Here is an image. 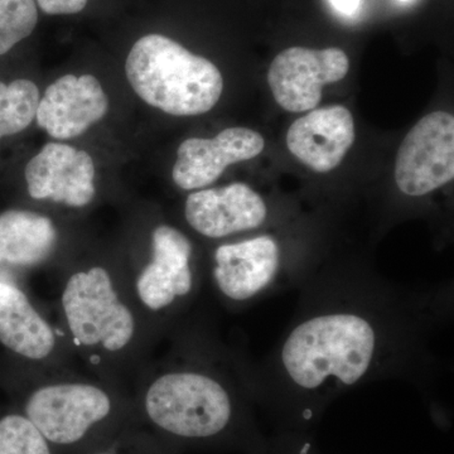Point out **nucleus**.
Wrapping results in <instances>:
<instances>
[{
  "mask_svg": "<svg viewBox=\"0 0 454 454\" xmlns=\"http://www.w3.org/2000/svg\"><path fill=\"white\" fill-rule=\"evenodd\" d=\"M125 73L142 100L170 115H201L223 95L219 68L166 35L140 38L128 56Z\"/></svg>",
  "mask_w": 454,
  "mask_h": 454,
  "instance_id": "3",
  "label": "nucleus"
},
{
  "mask_svg": "<svg viewBox=\"0 0 454 454\" xmlns=\"http://www.w3.org/2000/svg\"><path fill=\"white\" fill-rule=\"evenodd\" d=\"M348 57L340 49L291 47L273 59L268 83L278 106L289 113L316 109L322 90L348 74Z\"/></svg>",
  "mask_w": 454,
  "mask_h": 454,
  "instance_id": "9",
  "label": "nucleus"
},
{
  "mask_svg": "<svg viewBox=\"0 0 454 454\" xmlns=\"http://www.w3.org/2000/svg\"><path fill=\"white\" fill-rule=\"evenodd\" d=\"M395 184L403 195L420 199L454 178V116L433 112L406 134L395 160Z\"/></svg>",
  "mask_w": 454,
  "mask_h": 454,
  "instance_id": "8",
  "label": "nucleus"
},
{
  "mask_svg": "<svg viewBox=\"0 0 454 454\" xmlns=\"http://www.w3.org/2000/svg\"><path fill=\"white\" fill-rule=\"evenodd\" d=\"M301 250L262 232L221 244L212 254L215 292L230 309H244L289 289H300L317 270Z\"/></svg>",
  "mask_w": 454,
  "mask_h": 454,
  "instance_id": "4",
  "label": "nucleus"
},
{
  "mask_svg": "<svg viewBox=\"0 0 454 454\" xmlns=\"http://www.w3.org/2000/svg\"><path fill=\"white\" fill-rule=\"evenodd\" d=\"M61 304L68 330L83 348L119 352L134 339L136 318L106 269L73 274L66 282Z\"/></svg>",
  "mask_w": 454,
  "mask_h": 454,
  "instance_id": "5",
  "label": "nucleus"
},
{
  "mask_svg": "<svg viewBox=\"0 0 454 454\" xmlns=\"http://www.w3.org/2000/svg\"><path fill=\"white\" fill-rule=\"evenodd\" d=\"M200 284L192 241L177 227H155L152 258L136 283L143 306L158 315H176L196 297Z\"/></svg>",
  "mask_w": 454,
  "mask_h": 454,
  "instance_id": "7",
  "label": "nucleus"
},
{
  "mask_svg": "<svg viewBox=\"0 0 454 454\" xmlns=\"http://www.w3.org/2000/svg\"><path fill=\"white\" fill-rule=\"evenodd\" d=\"M0 343L20 356L41 361L52 355L56 336L26 293L0 282Z\"/></svg>",
  "mask_w": 454,
  "mask_h": 454,
  "instance_id": "15",
  "label": "nucleus"
},
{
  "mask_svg": "<svg viewBox=\"0 0 454 454\" xmlns=\"http://www.w3.org/2000/svg\"><path fill=\"white\" fill-rule=\"evenodd\" d=\"M330 2L337 11L346 14V16L356 13L358 7H360V0H330Z\"/></svg>",
  "mask_w": 454,
  "mask_h": 454,
  "instance_id": "22",
  "label": "nucleus"
},
{
  "mask_svg": "<svg viewBox=\"0 0 454 454\" xmlns=\"http://www.w3.org/2000/svg\"><path fill=\"white\" fill-rule=\"evenodd\" d=\"M276 346L252 361L258 408L307 433L348 391L381 380L429 387L433 340L452 324L453 283L409 286L369 269H317Z\"/></svg>",
  "mask_w": 454,
  "mask_h": 454,
  "instance_id": "1",
  "label": "nucleus"
},
{
  "mask_svg": "<svg viewBox=\"0 0 454 454\" xmlns=\"http://www.w3.org/2000/svg\"><path fill=\"white\" fill-rule=\"evenodd\" d=\"M57 230L49 217L31 211L0 215V264L33 267L49 258Z\"/></svg>",
  "mask_w": 454,
  "mask_h": 454,
  "instance_id": "16",
  "label": "nucleus"
},
{
  "mask_svg": "<svg viewBox=\"0 0 454 454\" xmlns=\"http://www.w3.org/2000/svg\"><path fill=\"white\" fill-rule=\"evenodd\" d=\"M184 219L197 234L220 240L259 231L270 220V208L249 184L236 182L191 193L184 202Z\"/></svg>",
  "mask_w": 454,
  "mask_h": 454,
  "instance_id": "10",
  "label": "nucleus"
},
{
  "mask_svg": "<svg viewBox=\"0 0 454 454\" xmlns=\"http://www.w3.org/2000/svg\"><path fill=\"white\" fill-rule=\"evenodd\" d=\"M265 140L258 131L247 128H229L215 138H191L179 145L172 177L184 191L210 186L231 164L258 157Z\"/></svg>",
  "mask_w": 454,
  "mask_h": 454,
  "instance_id": "12",
  "label": "nucleus"
},
{
  "mask_svg": "<svg viewBox=\"0 0 454 454\" xmlns=\"http://www.w3.org/2000/svg\"><path fill=\"white\" fill-rule=\"evenodd\" d=\"M37 20L35 0H0V56L28 37Z\"/></svg>",
  "mask_w": 454,
  "mask_h": 454,
  "instance_id": "19",
  "label": "nucleus"
},
{
  "mask_svg": "<svg viewBox=\"0 0 454 454\" xmlns=\"http://www.w3.org/2000/svg\"><path fill=\"white\" fill-rule=\"evenodd\" d=\"M37 3L47 14H74L86 7L88 0H37Z\"/></svg>",
  "mask_w": 454,
  "mask_h": 454,
  "instance_id": "21",
  "label": "nucleus"
},
{
  "mask_svg": "<svg viewBox=\"0 0 454 454\" xmlns=\"http://www.w3.org/2000/svg\"><path fill=\"white\" fill-rule=\"evenodd\" d=\"M107 107L109 98L97 77L66 74L47 88L35 119L52 138H76L103 119Z\"/></svg>",
  "mask_w": 454,
  "mask_h": 454,
  "instance_id": "13",
  "label": "nucleus"
},
{
  "mask_svg": "<svg viewBox=\"0 0 454 454\" xmlns=\"http://www.w3.org/2000/svg\"><path fill=\"white\" fill-rule=\"evenodd\" d=\"M94 160L85 151L49 143L26 167L29 196L68 207H83L94 200Z\"/></svg>",
  "mask_w": 454,
  "mask_h": 454,
  "instance_id": "11",
  "label": "nucleus"
},
{
  "mask_svg": "<svg viewBox=\"0 0 454 454\" xmlns=\"http://www.w3.org/2000/svg\"><path fill=\"white\" fill-rule=\"evenodd\" d=\"M40 104V90L29 80L0 82V139L14 136L28 127Z\"/></svg>",
  "mask_w": 454,
  "mask_h": 454,
  "instance_id": "17",
  "label": "nucleus"
},
{
  "mask_svg": "<svg viewBox=\"0 0 454 454\" xmlns=\"http://www.w3.org/2000/svg\"><path fill=\"white\" fill-rule=\"evenodd\" d=\"M400 2H409V0H400Z\"/></svg>",
  "mask_w": 454,
  "mask_h": 454,
  "instance_id": "24",
  "label": "nucleus"
},
{
  "mask_svg": "<svg viewBox=\"0 0 454 454\" xmlns=\"http://www.w3.org/2000/svg\"><path fill=\"white\" fill-rule=\"evenodd\" d=\"M115 409L113 396L103 387L56 382L33 390L22 413L53 448H77L112 422Z\"/></svg>",
  "mask_w": 454,
  "mask_h": 454,
  "instance_id": "6",
  "label": "nucleus"
},
{
  "mask_svg": "<svg viewBox=\"0 0 454 454\" xmlns=\"http://www.w3.org/2000/svg\"><path fill=\"white\" fill-rule=\"evenodd\" d=\"M92 454H121V453L115 452V450H97V452H94Z\"/></svg>",
  "mask_w": 454,
  "mask_h": 454,
  "instance_id": "23",
  "label": "nucleus"
},
{
  "mask_svg": "<svg viewBox=\"0 0 454 454\" xmlns=\"http://www.w3.org/2000/svg\"><path fill=\"white\" fill-rule=\"evenodd\" d=\"M184 343L181 357L146 387V422L175 447L262 453L268 439L256 420L252 360L230 354L206 337Z\"/></svg>",
  "mask_w": 454,
  "mask_h": 454,
  "instance_id": "2",
  "label": "nucleus"
},
{
  "mask_svg": "<svg viewBox=\"0 0 454 454\" xmlns=\"http://www.w3.org/2000/svg\"><path fill=\"white\" fill-rule=\"evenodd\" d=\"M0 454H55V448L23 413L0 415Z\"/></svg>",
  "mask_w": 454,
  "mask_h": 454,
  "instance_id": "18",
  "label": "nucleus"
},
{
  "mask_svg": "<svg viewBox=\"0 0 454 454\" xmlns=\"http://www.w3.org/2000/svg\"><path fill=\"white\" fill-rule=\"evenodd\" d=\"M356 138L348 107L331 106L312 110L295 121L286 133L291 153L317 173H327L342 162Z\"/></svg>",
  "mask_w": 454,
  "mask_h": 454,
  "instance_id": "14",
  "label": "nucleus"
},
{
  "mask_svg": "<svg viewBox=\"0 0 454 454\" xmlns=\"http://www.w3.org/2000/svg\"><path fill=\"white\" fill-rule=\"evenodd\" d=\"M260 454H318L309 441L307 433L280 432L268 439L267 446Z\"/></svg>",
  "mask_w": 454,
  "mask_h": 454,
  "instance_id": "20",
  "label": "nucleus"
}]
</instances>
